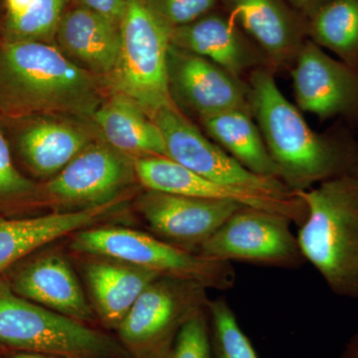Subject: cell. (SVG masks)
<instances>
[{"label":"cell","mask_w":358,"mask_h":358,"mask_svg":"<svg viewBox=\"0 0 358 358\" xmlns=\"http://www.w3.org/2000/svg\"><path fill=\"white\" fill-rule=\"evenodd\" d=\"M268 68L247 78L252 115L291 192L310 189L315 183L358 174V138L341 122L324 133L308 126L300 110L278 87Z\"/></svg>","instance_id":"1"},{"label":"cell","mask_w":358,"mask_h":358,"mask_svg":"<svg viewBox=\"0 0 358 358\" xmlns=\"http://www.w3.org/2000/svg\"><path fill=\"white\" fill-rule=\"evenodd\" d=\"M102 78L71 62L54 44L0 39V115L92 120L107 100Z\"/></svg>","instance_id":"2"},{"label":"cell","mask_w":358,"mask_h":358,"mask_svg":"<svg viewBox=\"0 0 358 358\" xmlns=\"http://www.w3.org/2000/svg\"><path fill=\"white\" fill-rule=\"evenodd\" d=\"M294 194L308 206L296 236L306 261L334 294L358 299V174Z\"/></svg>","instance_id":"3"},{"label":"cell","mask_w":358,"mask_h":358,"mask_svg":"<svg viewBox=\"0 0 358 358\" xmlns=\"http://www.w3.org/2000/svg\"><path fill=\"white\" fill-rule=\"evenodd\" d=\"M0 343L21 352L65 358H121L117 341L84 322L21 298L0 282Z\"/></svg>","instance_id":"4"},{"label":"cell","mask_w":358,"mask_h":358,"mask_svg":"<svg viewBox=\"0 0 358 358\" xmlns=\"http://www.w3.org/2000/svg\"><path fill=\"white\" fill-rule=\"evenodd\" d=\"M72 239L71 248L78 253L192 280L207 289L227 291L236 281L232 263L192 253L140 231L89 227L78 231Z\"/></svg>","instance_id":"5"},{"label":"cell","mask_w":358,"mask_h":358,"mask_svg":"<svg viewBox=\"0 0 358 358\" xmlns=\"http://www.w3.org/2000/svg\"><path fill=\"white\" fill-rule=\"evenodd\" d=\"M119 60L109 87L128 96L154 119L171 101L167 79L171 29L145 0H128L121 23Z\"/></svg>","instance_id":"6"},{"label":"cell","mask_w":358,"mask_h":358,"mask_svg":"<svg viewBox=\"0 0 358 358\" xmlns=\"http://www.w3.org/2000/svg\"><path fill=\"white\" fill-rule=\"evenodd\" d=\"M206 289L169 275L150 282L117 327L127 350L136 358H166L183 324L208 308Z\"/></svg>","instance_id":"7"},{"label":"cell","mask_w":358,"mask_h":358,"mask_svg":"<svg viewBox=\"0 0 358 358\" xmlns=\"http://www.w3.org/2000/svg\"><path fill=\"white\" fill-rule=\"evenodd\" d=\"M293 221L261 209L243 206L200 247L197 254L226 262L296 270L305 265Z\"/></svg>","instance_id":"8"},{"label":"cell","mask_w":358,"mask_h":358,"mask_svg":"<svg viewBox=\"0 0 358 358\" xmlns=\"http://www.w3.org/2000/svg\"><path fill=\"white\" fill-rule=\"evenodd\" d=\"M154 120L164 136L167 157L202 178L281 196L293 194L280 179L264 178L248 171L209 140L176 105L160 109Z\"/></svg>","instance_id":"9"},{"label":"cell","mask_w":358,"mask_h":358,"mask_svg":"<svg viewBox=\"0 0 358 358\" xmlns=\"http://www.w3.org/2000/svg\"><path fill=\"white\" fill-rule=\"evenodd\" d=\"M299 110L358 128V72L308 39L292 69Z\"/></svg>","instance_id":"10"},{"label":"cell","mask_w":358,"mask_h":358,"mask_svg":"<svg viewBox=\"0 0 358 358\" xmlns=\"http://www.w3.org/2000/svg\"><path fill=\"white\" fill-rule=\"evenodd\" d=\"M169 94L183 114L201 120L226 110L251 113L249 84L220 66L171 44L167 51ZM252 114V113H251Z\"/></svg>","instance_id":"11"},{"label":"cell","mask_w":358,"mask_h":358,"mask_svg":"<svg viewBox=\"0 0 358 358\" xmlns=\"http://www.w3.org/2000/svg\"><path fill=\"white\" fill-rule=\"evenodd\" d=\"M134 179V159L100 140L53 176L43 192L55 203L88 208L121 199Z\"/></svg>","instance_id":"12"},{"label":"cell","mask_w":358,"mask_h":358,"mask_svg":"<svg viewBox=\"0 0 358 358\" xmlns=\"http://www.w3.org/2000/svg\"><path fill=\"white\" fill-rule=\"evenodd\" d=\"M136 179L148 190L211 200H226L252 208L282 214L301 226L308 217V206L293 194L281 196L214 182L173 159L145 157L134 159Z\"/></svg>","instance_id":"13"},{"label":"cell","mask_w":358,"mask_h":358,"mask_svg":"<svg viewBox=\"0 0 358 358\" xmlns=\"http://www.w3.org/2000/svg\"><path fill=\"white\" fill-rule=\"evenodd\" d=\"M6 120L9 121L21 159L30 171L41 178H53L87 148L103 140L90 120L66 115Z\"/></svg>","instance_id":"14"},{"label":"cell","mask_w":358,"mask_h":358,"mask_svg":"<svg viewBox=\"0 0 358 358\" xmlns=\"http://www.w3.org/2000/svg\"><path fill=\"white\" fill-rule=\"evenodd\" d=\"M243 205L145 190L136 209L150 229L167 243L197 254L210 238Z\"/></svg>","instance_id":"15"},{"label":"cell","mask_w":358,"mask_h":358,"mask_svg":"<svg viewBox=\"0 0 358 358\" xmlns=\"http://www.w3.org/2000/svg\"><path fill=\"white\" fill-rule=\"evenodd\" d=\"M220 6L258 45L275 74L292 69L308 33L307 18L288 0H220Z\"/></svg>","instance_id":"16"},{"label":"cell","mask_w":358,"mask_h":358,"mask_svg":"<svg viewBox=\"0 0 358 358\" xmlns=\"http://www.w3.org/2000/svg\"><path fill=\"white\" fill-rule=\"evenodd\" d=\"M171 44L208 59L241 79L260 68L270 69L258 45L221 7L189 24L171 28Z\"/></svg>","instance_id":"17"},{"label":"cell","mask_w":358,"mask_h":358,"mask_svg":"<svg viewBox=\"0 0 358 358\" xmlns=\"http://www.w3.org/2000/svg\"><path fill=\"white\" fill-rule=\"evenodd\" d=\"M55 41L71 62L109 85L121 52L119 23L79 6L66 11Z\"/></svg>","instance_id":"18"},{"label":"cell","mask_w":358,"mask_h":358,"mask_svg":"<svg viewBox=\"0 0 358 358\" xmlns=\"http://www.w3.org/2000/svg\"><path fill=\"white\" fill-rule=\"evenodd\" d=\"M9 287L21 298L84 324L94 320L74 271L60 254H45L23 266Z\"/></svg>","instance_id":"19"},{"label":"cell","mask_w":358,"mask_h":358,"mask_svg":"<svg viewBox=\"0 0 358 358\" xmlns=\"http://www.w3.org/2000/svg\"><path fill=\"white\" fill-rule=\"evenodd\" d=\"M119 203L117 199L100 206L39 217L0 218V273L43 245L92 227Z\"/></svg>","instance_id":"20"},{"label":"cell","mask_w":358,"mask_h":358,"mask_svg":"<svg viewBox=\"0 0 358 358\" xmlns=\"http://www.w3.org/2000/svg\"><path fill=\"white\" fill-rule=\"evenodd\" d=\"M103 140L133 159L167 157L162 131L138 103L121 93H112L93 117Z\"/></svg>","instance_id":"21"},{"label":"cell","mask_w":358,"mask_h":358,"mask_svg":"<svg viewBox=\"0 0 358 358\" xmlns=\"http://www.w3.org/2000/svg\"><path fill=\"white\" fill-rule=\"evenodd\" d=\"M84 270L96 312L113 329L119 327L141 294L162 275L113 260L88 261Z\"/></svg>","instance_id":"22"},{"label":"cell","mask_w":358,"mask_h":358,"mask_svg":"<svg viewBox=\"0 0 358 358\" xmlns=\"http://www.w3.org/2000/svg\"><path fill=\"white\" fill-rule=\"evenodd\" d=\"M199 122L209 138L248 171L264 178L280 179L278 167L251 113L226 110Z\"/></svg>","instance_id":"23"},{"label":"cell","mask_w":358,"mask_h":358,"mask_svg":"<svg viewBox=\"0 0 358 358\" xmlns=\"http://www.w3.org/2000/svg\"><path fill=\"white\" fill-rule=\"evenodd\" d=\"M308 33L358 72V0H329L308 20Z\"/></svg>","instance_id":"24"},{"label":"cell","mask_w":358,"mask_h":358,"mask_svg":"<svg viewBox=\"0 0 358 358\" xmlns=\"http://www.w3.org/2000/svg\"><path fill=\"white\" fill-rule=\"evenodd\" d=\"M70 0H31L24 13L2 18L0 39L53 44Z\"/></svg>","instance_id":"25"},{"label":"cell","mask_w":358,"mask_h":358,"mask_svg":"<svg viewBox=\"0 0 358 358\" xmlns=\"http://www.w3.org/2000/svg\"><path fill=\"white\" fill-rule=\"evenodd\" d=\"M212 358H259L224 296L208 306Z\"/></svg>","instance_id":"26"},{"label":"cell","mask_w":358,"mask_h":358,"mask_svg":"<svg viewBox=\"0 0 358 358\" xmlns=\"http://www.w3.org/2000/svg\"><path fill=\"white\" fill-rule=\"evenodd\" d=\"M37 186L14 166L6 124L0 115V203H10L32 197Z\"/></svg>","instance_id":"27"},{"label":"cell","mask_w":358,"mask_h":358,"mask_svg":"<svg viewBox=\"0 0 358 358\" xmlns=\"http://www.w3.org/2000/svg\"><path fill=\"white\" fill-rule=\"evenodd\" d=\"M166 358H212L208 308L183 324Z\"/></svg>","instance_id":"28"},{"label":"cell","mask_w":358,"mask_h":358,"mask_svg":"<svg viewBox=\"0 0 358 358\" xmlns=\"http://www.w3.org/2000/svg\"><path fill=\"white\" fill-rule=\"evenodd\" d=\"M169 28L180 27L220 8V0H145Z\"/></svg>","instance_id":"29"},{"label":"cell","mask_w":358,"mask_h":358,"mask_svg":"<svg viewBox=\"0 0 358 358\" xmlns=\"http://www.w3.org/2000/svg\"><path fill=\"white\" fill-rule=\"evenodd\" d=\"M78 2L80 6L91 9L120 24L128 0H78Z\"/></svg>","instance_id":"30"},{"label":"cell","mask_w":358,"mask_h":358,"mask_svg":"<svg viewBox=\"0 0 358 358\" xmlns=\"http://www.w3.org/2000/svg\"><path fill=\"white\" fill-rule=\"evenodd\" d=\"M329 1V0H288L289 3L308 20Z\"/></svg>","instance_id":"31"},{"label":"cell","mask_w":358,"mask_h":358,"mask_svg":"<svg viewBox=\"0 0 358 358\" xmlns=\"http://www.w3.org/2000/svg\"><path fill=\"white\" fill-rule=\"evenodd\" d=\"M339 358H358V333L353 334L346 341Z\"/></svg>","instance_id":"32"},{"label":"cell","mask_w":358,"mask_h":358,"mask_svg":"<svg viewBox=\"0 0 358 358\" xmlns=\"http://www.w3.org/2000/svg\"><path fill=\"white\" fill-rule=\"evenodd\" d=\"M11 358H58L52 355H39V353L18 352L14 353Z\"/></svg>","instance_id":"33"},{"label":"cell","mask_w":358,"mask_h":358,"mask_svg":"<svg viewBox=\"0 0 358 358\" xmlns=\"http://www.w3.org/2000/svg\"><path fill=\"white\" fill-rule=\"evenodd\" d=\"M2 16H0V23H1Z\"/></svg>","instance_id":"34"}]
</instances>
